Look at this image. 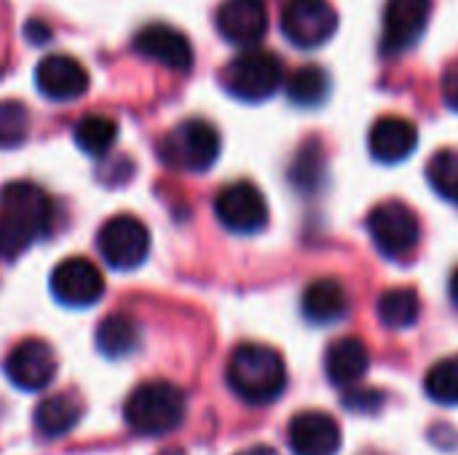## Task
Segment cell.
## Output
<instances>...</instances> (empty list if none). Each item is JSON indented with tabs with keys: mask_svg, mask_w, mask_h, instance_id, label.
Wrapping results in <instances>:
<instances>
[{
	"mask_svg": "<svg viewBox=\"0 0 458 455\" xmlns=\"http://www.w3.org/2000/svg\"><path fill=\"white\" fill-rule=\"evenodd\" d=\"M231 392L250 405H268L287 389V365L282 354L263 343H242L225 367Z\"/></svg>",
	"mask_w": 458,
	"mask_h": 455,
	"instance_id": "6da1fadb",
	"label": "cell"
},
{
	"mask_svg": "<svg viewBox=\"0 0 458 455\" xmlns=\"http://www.w3.org/2000/svg\"><path fill=\"white\" fill-rule=\"evenodd\" d=\"M185 413L188 397L169 381L140 383L123 405V421L140 437H164L180 429Z\"/></svg>",
	"mask_w": 458,
	"mask_h": 455,
	"instance_id": "7a4b0ae2",
	"label": "cell"
},
{
	"mask_svg": "<svg viewBox=\"0 0 458 455\" xmlns=\"http://www.w3.org/2000/svg\"><path fill=\"white\" fill-rule=\"evenodd\" d=\"M158 156L172 169L201 174L220 158V131L204 118H188L164 134Z\"/></svg>",
	"mask_w": 458,
	"mask_h": 455,
	"instance_id": "3957f363",
	"label": "cell"
},
{
	"mask_svg": "<svg viewBox=\"0 0 458 455\" xmlns=\"http://www.w3.org/2000/svg\"><path fill=\"white\" fill-rule=\"evenodd\" d=\"M284 80V64L266 48H244L223 70V86L242 102H266L279 91Z\"/></svg>",
	"mask_w": 458,
	"mask_h": 455,
	"instance_id": "277c9868",
	"label": "cell"
},
{
	"mask_svg": "<svg viewBox=\"0 0 458 455\" xmlns=\"http://www.w3.org/2000/svg\"><path fill=\"white\" fill-rule=\"evenodd\" d=\"M368 233L384 257L400 260V257H408L419 247L421 220L405 201L389 198V201H381L370 209Z\"/></svg>",
	"mask_w": 458,
	"mask_h": 455,
	"instance_id": "5b68a950",
	"label": "cell"
},
{
	"mask_svg": "<svg viewBox=\"0 0 458 455\" xmlns=\"http://www.w3.org/2000/svg\"><path fill=\"white\" fill-rule=\"evenodd\" d=\"M97 249L102 260L115 271H134L150 252V231L131 215L110 217L97 233Z\"/></svg>",
	"mask_w": 458,
	"mask_h": 455,
	"instance_id": "8992f818",
	"label": "cell"
},
{
	"mask_svg": "<svg viewBox=\"0 0 458 455\" xmlns=\"http://www.w3.org/2000/svg\"><path fill=\"white\" fill-rule=\"evenodd\" d=\"M338 29V11L330 0H287L282 8V32L298 48H319Z\"/></svg>",
	"mask_w": 458,
	"mask_h": 455,
	"instance_id": "52a82bcc",
	"label": "cell"
},
{
	"mask_svg": "<svg viewBox=\"0 0 458 455\" xmlns=\"http://www.w3.org/2000/svg\"><path fill=\"white\" fill-rule=\"evenodd\" d=\"M215 215L223 228L239 236H255L268 223V204L258 185L239 180L225 185L215 198Z\"/></svg>",
	"mask_w": 458,
	"mask_h": 455,
	"instance_id": "ba28073f",
	"label": "cell"
},
{
	"mask_svg": "<svg viewBox=\"0 0 458 455\" xmlns=\"http://www.w3.org/2000/svg\"><path fill=\"white\" fill-rule=\"evenodd\" d=\"M432 0H389L384 8L381 54L400 56L411 51L427 32Z\"/></svg>",
	"mask_w": 458,
	"mask_h": 455,
	"instance_id": "9c48e42d",
	"label": "cell"
},
{
	"mask_svg": "<svg viewBox=\"0 0 458 455\" xmlns=\"http://www.w3.org/2000/svg\"><path fill=\"white\" fill-rule=\"evenodd\" d=\"M51 295L67 308H89L105 295V276L91 260L67 257L51 274Z\"/></svg>",
	"mask_w": 458,
	"mask_h": 455,
	"instance_id": "30bf717a",
	"label": "cell"
},
{
	"mask_svg": "<svg viewBox=\"0 0 458 455\" xmlns=\"http://www.w3.org/2000/svg\"><path fill=\"white\" fill-rule=\"evenodd\" d=\"M5 375L21 392H43L56 375V354L46 341L27 338L5 357Z\"/></svg>",
	"mask_w": 458,
	"mask_h": 455,
	"instance_id": "8fae6325",
	"label": "cell"
},
{
	"mask_svg": "<svg viewBox=\"0 0 458 455\" xmlns=\"http://www.w3.org/2000/svg\"><path fill=\"white\" fill-rule=\"evenodd\" d=\"M35 86L51 102H72L86 94L89 72L70 54H48L35 67Z\"/></svg>",
	"mask_w": 458,
	"mask_h": 455,
	"instance_id": "7c38bea8",
	"label": "cell"
},
{
	"mask_svg": "<svg viewBox=\"0 0 458 455\" xmlns=\"http://www.w3.org/2000/svg\"><path fill=\"white\" fill-rule=\"evenodd\" d=\"M0 212L21 220L35 236H46L54 225V201L51 196L38 188L35 182L16 180L0 188Z\"/></svg>",
	"mask_w": 458,
	"mask_h": 455,
	"instance_id": "4fadbf2b",
	"label": "cell"
},
{
	"mask_svg": "<svg viewBox=\"0 0 458 455\" xmlns=\"http://www.w3.org/2000/svg\"><path fill=\"white\" fill-rule=\"evenodd\" d=\"M134 51L172 72H188L193 67L191 40L169 24H148L134 35Z\"/></svg>",
	"mask_w": 458,
	"mask_h": 455,
	"instance_id": "5bb4252c",
	"label": "cell"
},
{
	"mask_svg": "<svg viewBox=\"0 0 458 455\" xmlns=\"http://www.w3.org/2000/svg\"><path fill=\"white\" fill-rule=\"evenodd\" d=\"M217 32L233 46H258L268 32L266 0H225L217 8Z\"/></svg>",
	"mask_w": 458,
	"mask_h": 455,
	"instance_id": "9a60e30c",
	"label": "cell"
},
{
	"mask_svg": "<svg viewBox=\"0 0 458 455\" xmlns=\"http://www.w3.org/2000/svg\"><path fill=\"white\" fill-rule=\"evenodd\" d=\"M287 442L295 455H335L341 451L344 434L330 413L306 410L290 421Z\"/></svg>",
	"mask_w": 458,
	"mask_h": 455,
	"instance_id": "2e32d148",
	"label": "cell"
},
{
	"mask_svg": "<svg viewBox=\"0 0 458 455\" xmlns=\"http://www.w3.org/2000/svg\"><path fill=\"white\" fill-rule=\"evenodd\" d=\"M419 145V129L403 115H384L370 126L368 147L370 156L381 164H400L411 158Z\"/></svg>",
	"mask_w": 458,
	"mask_h": 455,
	"instance_id": "e0dca14e",
	"label": "cell"
},
{
	"mask_svg": "<svg viewBox=\"0 0 458 455\" xmlns=\"http://www.w3.org/2000/svg\"><path fill=\"white\" fill-rule=\"evenodd\" d=\"M301 311L311 324H335L349 314V292L338 279H317L303 290Z\"/></svg>",
	"mask_w": 458,
	"mask_h": 455,
	"instance_id": "ac0fdd59",
	"label": "cell"
},
{
	"mask_svg": "<svg viewBox=\"0 0 458 455\" xmlns=\"http://www.w3.org/2000/svg\"><path fill=\"white\" fill-rule=\"evenodd\" d=\"M370 370V351L360 338H341L325 354V373L333 386H357Z\"/></svg>",
	"mask_w": 458,
	"mask_h": 455,
	"instance_id": "d6986e66",
	"label": "cell"
},
{
	"mask_svg": "<svg viewBox=\"0 0 458 455\" xmlns=\"http://www.w3.org/2000/svg\"><path fill=\"white\" fill-rule=\"evenodd\" d=\"M94 343L102 357L126 359V357L137 354V349L142 346V327L134 316L115 311L99 322V327L94 333Z\"/></svg>",
	"mask_w": 458,
	"mask_h": 455,
	"instance_id": "ffe728a7",
	"label": "cell"
},
{
	"mask_svg": "<svg viewBox=\"0 0 458 455\" xmlns=\"http://www.w3.org/2000/svg\"><path fill=\"white\" fill-rule=\"evenodd\" d=\"M81 416H83V405L75 394H54L38 402L32 413V424L35 432L43 434L46 440H59L78 426Z\"/></svg>",
	"mask_w": 458,
	"mask_h": 455,
	"instance_id": "44dd1931",
	"label": "cell"
},
{
	"mask_svg": "<svg viewBox=\"0 0 458 455\" xmlns=\"http://www.w3.org/2000/svg\"><path fill=\"white\" fill-rule=\"evenodd\" d=\"M376 314H378L384 327L408 330L421 316V298H419V292L413 287H392L378 298Z\"/></svg>",
	"mask_w": 458,
	"mask_h": 455,
	"instance_id": "7402d4cb",
	"label": "cell"
},
{
	"mask_svg": "<svg viewBox=\"0 0 458 455\" xmlns=\"http://www.w3.org/2000/svg\"><path fill=\"white\" fill-rule=\"evenodd\" d=\"M287 97L301 110H317L330 97V75L319 64H303L290 75Z\"/></svg>",
	"mask_w": 458,
	"mask_h": 455,
	"instance_id": "603a6c76",
	"label": "cell"
},
{
	"mask_svg": "<svg viewBox=\"0 0 458 455\" xmlns=\"http://www.w3.org/2000/svg\"><path fill=\"white\" fill-rule=\"evenodd\" d=\"M72 139H75L81 153L102 158L113 150V145L118 139V123L107 115H99V113L83 115L72 129Z\"/></svg>",
	"mask_w": 458,
	"mask_h": 455,
	"instance_id": "cb8c5ba5",
	"label": "cell"
},
{
	"mask_svg": "<svg viewBox=\"0 0 458 455\" xmlns=\"http://www.w3.org/2000/svg\"><path fill=\"white\" fill-rule=\"evenodd\" d=\"M427 180L437 196L458 204V150L445 147L435 153L427 164Z\"/></svg>",
	"mask_w": 458,
	"mask_h": 455,
	"instance_id": "d4e9b609",
	"label": "cell"
},
{
	"mask_svg": "<svg viewBox=\"0 0 458 455\" xmlns=\"http://www.w3.org/2000/svg\"><path fill=\"white\" fill-rule=\"evenodd\" d=\"M424 392L437 405H458V354L429 367L424 378Z\"/></svg>",
	"mask_w": 458,
	"mask_h": 455,
	"instance_id": "484cf974",
	"label": "cell"
},
{
	"mask_svg": "<svg viewBox=\"0 0 458 455\" xmlns=\"http://www.w3.org/2000/svg\"><path fill=\"white\" fill-rule=\"evenodd\" d=\"M30 110L16 99L0 102V150H13L27 142Z\"/></svg>",
	"mask_w": 458,
	"mask_h": 455,
	"instance_id": "4316f807",
	"label": "cell"
},
{
	"mask_svg": "<svg viewBox=\"0 0 458 455\" xmlns=\"http://www.w3.org/2000/svg\"><path fill=\"white\" fill-rule=\"evenodd\" d=\"M35 231L27 228L21 220L0 212V260H16L19 255H24L30 249V244L35 241Z\"/></svg>",
	"mask_w": 458,
	"mask_h": 455,
	"instance_id": "83f0119b",
	"label": "cell"
},
{
	"mask_svg": "<svg viewBox=\"0 0 458 455\" xmlns=\"http://www.w3.org/2000/svg\"><path fill=\"white\" fill-rule=\"evenodd\" d=\"M322 177V150L314 142V150H301L298 164L293 169V182L298 188H314V182Z\"/></svg>",
	"mask_w": 458,
	"mask_h": 455,
	"instance_id": "f1b7e54d",
	"label": "cell"
},
{
	"mask_svg": "<svg viewBox=\"0 0 458 455\" xmlns=\"http://www.w3.org/2000/svg\"><path fill=\"white\" fill-rule=\"evenodd\" d=\"M344 405L349 410H357V413H376L381 405H384V394L373 392V389H365V392H349L344 397Z\"/></svg>",
	"mask_w": 458,
	"mask_h": 455,
	"instance_id": "f546056e",
	"label": "cell"
},
{
	"mask_svg": "<svg viewBox=\"0 0 458 455\" xmlns=\"http://www.w3.org/2000/svg\"><path fill=\"white\" fill-rule=\"evenodd\" d=\"M443 99H445V105L451 110L458 113V70L445 72V78H443Z\"/></svg>",
	"mask_w": 458,
	"mask_h": 455,
	"instance_id": "4dcf8cb0",
	"label": "cell"
},
{
	"mask_svg": "<svg viewBox=\"0 0 458 455\" xmlns=\"http://www.w3.org/2000/svg\"><path fill=\"white\" fill-rule=\"evenodd\" d=\"M236 455H279L274 448H268V445H252V448H244V451H239Z\"/></svg>",
	"mask_w": 458,
	"mask_h": 455,
	"instance_id": "1f68e13d",
	"label": "cell"
},
{
	"mask_svg": "<svg viewBox=\"0 0 458 455\" xmlns=\"http://www.w3.org/2000/svg\"><path fill=\"white\" fill-rule=\"evenodd\" d=\"M451 300H454V306L458 308V268L454 271V276H451Z\"/></svg>",
	"mask_w": 458,
	"mask_h": 455,
	"instance_id": "d6a6232c",
	"label": "cell"
},
{
	"mask_svg": "<svg viewBox=\"0 0 458 455\" xmlns=\"http://www.w3.org/2000/svg\"><path fill=\"white\" fill-rule=\"evenodd\" d=\"M158 455H185V451L182 448H164Z\"/></svg>",
	"mask_w": 458,
	"mask_h": 455,
	"instance_id": "836d02e7",
	"label": "cell"
}]
</instances>
